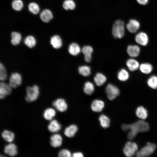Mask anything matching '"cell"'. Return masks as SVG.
Returning <instances> with one entry per match:
<instances>
[{"label":"cell","mask_w":157,"mask_h":157,"mask_svg":"<svg viewBox=\"0 0 157 157\" xmlns=\"http://www.w3.org/2000/svg\"><path fill=\"white\" fill-rule=\"evenodd\" d=\"M124 131H129L127 137L129 140L133 139L138 132H144L149 129L148 124L143 120H141L130 124H124L121 126Z\"/></svg>","instance_id":"obj_1"},{"label":"cell","mask_w":157,"mask_h":157,"mask_svg":"<svg viewBox=\"0 0 157 157\" xmlns=\"http://www.w3.org/2000/svg\"><path fill=\"white\" fill-rule=\"evenodd\" d=\"M26 92L25 100L28 102H31L38 99L39 94V88L36 85L31 87L28 86L26 87Z\"/></svg>","instance_id":"obj_2"},{"label":"cell","mask_w":157,"mask_h":157,"mask_svg":"<svg viewBox=\"0 0 157 157\" xmlns=\"http://www.w3.org/2000/svg\"><path fill=\"white\" fill-rule=\"evenodd\" d=\"M112 32L115 38H122L125 34L124 22L120 20H116L113 24Z\"/></svg>","instance_id":"obj_3"},{"label":"cell","mask_w":157,"mask_h":157,"mask_svg":"<svg viewBox=\"0 0 157 157\" xmlns=\"http://www.w3.org/2000/svg\"><path fill=\"white\" fill-rule=\"evenodd\" d=\"M156 145L152 143L148 142L140 150L137 151L136 156L138 157H145L149 156L153 154L156 149Z\"/></svg>","instance_id":"obj_4"},{"label":"cell","mask_w":157,"mask_h":157,"mask_svg":"<svg viewBox=\"0 0 157 157\" xmlns=\"http://www.w3.org/2000/svg\"><path fill=\"white\" fill-rule=\"evenodd\" d=\"M138 149V145L135 142L128 141L125 144L123 149V152L126 156L131 157L136 153Z\"/></svg>","instance_id":"obj_5"},{"label":"cell","mask_w":157,"mask_h":157,"mask_svg":"<svg viewBox=\"0 0 157 157\" xmlns=\"http://www.w3.org/2000/svg\"><path fill=\"white\" fill-rule=\"evenodd\" d=\"M22 79L21 75L17 72L12 73L10 77L9 85L12 88H16L20 86Z\"/></svg>","instance_id":"obj_6"},{"label":"cell","mask_w":157,"mask_h":157,"mask_svg":"<svg viewBox=\"0 0 157 157\" xmlns=\"http://www.w3.org/2000/svg\"><path fill=\"white\" fill-rule=\"evenodd\" d=\"M106 91L108 98L110 100L115 99L119 94L118 88L112 84L110 83L107 85Z\"/></svg>","instance_id":"obj_7"},{"label":"cell","mask_w":157,"mask_h":157,"mask_svg":"<svg viewBox=\"0 0 157 157\" xmlns=\"http://www.w3.org/2000/svg\"><path fill=\"white\" fill-rule=\"evenodd\" d=\"M12 88L9 84L1 81L0 83V98L4 99L6 96L10 94L12 92Z\"/></svg>","instance_id":"obj_8"},{"label":"cell","mask_w":157,"mask_h":157,"mask_svg":"<svg viewBox=\"0 0 157 157\" xmlns=\"http://www.w3.org/2000/svg\"><path fill=\"white\" fill-rule=\"evenodd\" d=\"M52 104L57 110L62 112L65 111L67 108L66 101L62 98L57 99L53 101Z\"/></svg>","instance_id":"obj_9"},{"label":"cell","mask_w":157,"mask_h":157,"mask_svg":"<svg viewBox=\"0 0 157 157\" xmlns=\"http://www.w3.org/2000/svg\"><path fill=\"white\" fill-rule=\"evenodd\" d=\"M135 39L138 44L142 46H146L148 43V37L147 35L144 32H140L137 34Z\"/></svg>","instance_id":"obj_10"},{"label":"cell","mask_w":157,"mask_h":157,"mask_svg":"<svg viewBox=\"0 0 157 157\" xmlns=\"http://www.w3.org/2000/svg\"><path fill=\"white\" fill-rule=\"evenodd\" d=\"M4 151L5 153L9 156H14L17 154V148L15 144L10 143L5 146Z\"/></svg>","instance_id":"obj_11"},{"label":"cell","mask_w":157,"mask_h":157,"mask_svg":"<svg viewBox=\"0 0 157 157\" xmlns=\"http://www.w3.org/2000/svg\"><path fill=\"white\" fill-rule=\"evenodd\" d=\"M140 27V23L135 19L130 20L126 25V28L128 31L133 33L136 32L139 29Z\"/></svg>","instance_id":"obj_12"},{"label":"cell","mask_w":157,"mask_h":157,"mask_svg":"<svg viewBox=\"0 0 157 157\" xmlns=\"http://www.w3.org/2000/svg\"><path fill=\"white\" fill-rule=\"evenodd\" d=\"M50 144L53 147L56 148L61 146L63 139L60 135L58 134H53L50 138Z\"/></svg>","instance_id":"obj_13"},{"label":"cell","mask_w":157,"mask_h":157,"mask_svg":"<svg viewBox=\"0 0 157 157\" xmlns=\"http://www.w3.org/2000/svg\"><path fill=\"white\" fill-rule=\"evenodd\" d=\"M127 52L128 54L132 57H137L140 52L139 47L136 45H129L127 48Z\"/></svg>","instance_id":"obj_14"},{"label":"cell","mask_w":157,"mask_h":157,"mask_svg":"<svg viewBox=\"0 0 157 157\" xmlns=\"http://www.w3.org/2000/svg\"><path fill=\"white\" fill-rule=\"evenodd\" d=\"M104 107V102L102 101L97 99L94 100L91 105L92 110L95 112L101 111Z\"/></svg>","instance_id":"obj_15"},{"label":"cell","mask_w":157,"mask_h":157,"mask_svg":"<svg viewBox=\"0 0 157 157\" xmlns=\"http://www.w3.org/2000/svg\"><path fill=\"white\" fill-rule=\"evenodd\" d=\"M50 43L52 47L55 49L60 48L62 45V40L58 35H55L51 37Z\"/></svg>","instance_id":"obj_16"},{"label":"cell","mask_w":157,"mask_h":157,"mask_svg":"<svg viewBox=\"0 0 157 157\" xmlns=\"http://www.w3.org/2000/svg\"><path fill=\"white\" fill-rule=\"evenodd\" d=\"M93 51L92 48L90 46H84L82 49V51L84 55V59L87 62L91 61V54Z\"/></svg>","instance_id":"obj_17"},{"label":"cell","mask_w":157,"mask_h":157,"mask_svg":"<svg viewBox=\"0 0 157 157\" xmlns=\"http://www.w3.org/2000/svg\"><path fill=\"white\" fill-rule=\"evenodd\" d=\"M61 124L56 120H51L48 126L49 131L52 133L57 132L61 129Z\"/></svg>","instance_id":"obj_18"},{"label":"cell","mask_w":157,"mask_h":157,"mask_svg":"<svg viewBox=\"0 0 157 157\" xmlns=\"http://www.w3.org/2000/svg\"><path fill=\"white\" fill-rule=\"evenodd\" d=\"M40 17L41 20L46 23L49 22L53 17L51 12L47 9L43 10L40 13Z\"/></svg>","instance_id":"obj_19"},{"label":"cell","mask_w":157,"mask_h":157,"mask_svg":"<svg viewBox=\"0 0 157 157\" xmlns=\"http://www.w3.org/2000/svg\"><path fill=\"white\" fill-rule=\"evenodd\" d=\"M77 130V126L74 124H72L66 128L64 133L67 137L71 138L74 135Z\"/></svg>","instance_id":"obj_20"},{"label":"cell","mask_w":157,"mask_h":157,"mask_svg":"<svg viewBox=\"0 0 157 157\" xmlns=\"http://www.w3.org/2000/svg\"><path fill=\"white\" fill-rule=\"evenodd\" d=\"M81 48L79 45L75 43H71L69 46L68 50L71 55L75 56L80 52Z\"/></svg>","instance_id":"obj_21"},{"label":"cell","mask_w":157,"mask_h":157,"mask_svg":"<svg viewBox=\"0 0 157 157\" xmlns=\"http://www.w3.org/2000/svg\"><path fill=\"white\" fill-rule=\"evenodd\" d=\"M1 136L5 140L8 142H11L14 139V133L8 130L3 131L1 134Z\"/></svg>","instance_id":"obj_22"},{"label":"cell","mask_w":157,"mask_h":157,"mask_svg":"<svg viewBox=\"0 0 157 157\" xmlns=\"http://www.w3.org/2000/svg\"><path fill=\"white\" fill-rule=\"evenodd\" d=\"M106 78L105 76L101 73H97L94 78V81L96 85L100 86L105 82Z\"/></svg>","instance_id":"obj_23"},{"label":"cell","mask_w":157,"mask_h":157,"mask_svg":"<svg viewBox=\"0 0 157 157\" xmlns=\"http://www.w3.org/2000/svg\"><path fill=\"white\" fill-rule=\"evenodd\" d=\"M135 113L137 116L142 119H146L148 115L147 110L142 106H139L137 108Z\"/></svg>","instance_id":"obj_24"},{"label":"cell","mask_w":157,"mask_h":157,"mask_svg":"<svg viewBox=\"0 0 157 157\" xmlns=\"http://www.w3.org/2000/svg\"><path fill=\"white\" fill-rule=\"evenodd\" d=\"M126 65L129 69L131 71L137 70L139 66L138 61L133 59H128L126 61Z\"/></svg>","instance_id":"obj_25"},{"label":"cell","mask_w":157,"mask_h":157,"mask_svg":"<svg viewBox=\"0 0 157 157\" xmlns=\"http://www.w3.org/2000/svg\"><path fill=\"white\" fill-rule=\"evenodd\" d=\"M11 42L12 44L14 46L19 44L22 39L21 34L16 32H13L11 33Z\"/></svg>","instance_id":"obj_26"},{"label":"cell","mask_w":157,"mask_h":157,"mask_svg":"<svg viewBox=\"0 0 157 157\" xmlns=\"http://www.w3.org/2000/svg\"><path fill=\"white\" fill-rule=\"evenodd\" d=\"M55 110L52 108H48L44 111L43 116L44 118L47 120H51L56 115Z\"/></svg>","instance_id":"obj_27"},{"label":"cell","mask_w":157,"mask_h":157,"mask_svg":"<svg viewBox=\"0 0 157 157\" xmlns=\"http://www.w3.org/2000/svg\"><path fill=\"white\" fill-rule=\"evenodd\" d=\"M24 42L26 46L30 48L34 47L36 43L35 38L32 35H28L26 37L24 40Z\"/></svg>","instance_id":"obj_28"},{"label":"cell","mask_w":157,"mask_h":157,"mask_svg":"<svg viewBox=\"0 0 157 157\" xmlns=\"http://www.w3.org/2000/svg\"><path fill=\"white\" fill-rule=\"evenodd\" d=\"M141 72L144 74H149L150 73L153 69L152 65L149 63L142 64L140 66Z\"/></svg>","instance_id":"obj_29"},{"label":"cell","mask_w":157,"mask_h":157,"mask_svg":"<svg viewBox=\"0 0 157 157\" xmlns=\"http://www.w3.org/2000/svg\"><path fill=\"white\" fill-rule=\"evenodd\" d=\"M99 120L101 125L103 128H106L109 126L110 119L106 116L103 114L101 115L99 118Z\"/></svg>","instance_id":"obj_30"},{"label":"cell","mask_w":157,"mask_h":157,"mask_svg":"<svg viewBox=\"0 0 157 157\" xmlns=\"http://www.w3.org/2000/svg\"><path fill=\"white\" fill-rule=\"evenodd\" d=\"M129 77L128 72L125 69H121L118 73L117 78L121 81H124L127 80Z\"/></svg>","instance_id":"obj_31"},{"label":"cell","mask_w":157,"mask_h":157,"mask_svg":"<svg viewBox=\"0 0 157 157\" xmlns=\"http://www.w3.org/2000/svg\"><path fill=\"white\" fill-rule=\"evenodd\" d=\"M94 85L92 83L88 81L85 83L83 90L86 94L89 95L91 94L94 92Z\"/></svg>","instance_id":"obj_32"},{"label":"cell","mask_w":157,"mask_h":157,"mask_svg":"<svg viewBox=\"0 0 157 157\" xmlns=\"http://www.w3.org/2000/svg\"><path fill=\"white\" fill-rule=\"evenodd\" d=\"M78 72L80 74L83 76H87L90 74V68L86 65L82 66L78 68Z\"/></svg>","instance_id":"obj_33"},{"label":"cell","mask_w":157,"mask_h":157,"mask_svg":"<svg viewBox=\"0 0 157 157\" xmlns=\"http://www.w3.org/2000/svg\"><path fill=\"white\" fill-rule=\"evenodd\" d=\"M148 85L153 89L157 88V76L153 75L148 78L147 81Z\"/></svg>","instance_id":"obj_34"},{"label":"cell","mask_w":157,"mask_h":157,"mask_svg":"<svg viewBox=\"0 0 157 157\" xmlns=\"http://www.w3.org/2000/svg\"><path fill=\"white\" fill-rule=\"evenodd\" d=\"M63 6L66 10H73L76 6L75 3L72 0H65L63 2Z\"/></svg>","instance_id":"obj_35"},{"label":"cell","mask_w":157,"mask_h":157,"mask_svg":"<svg viewBox=\"0 0 157 157\" xmlns=\"http://www.w3.org/2000/svg\"><path fill=\"white\" fill-rule=\"evenodd\" d=\"M29 11L34 14H37L40 11V8L38 5L35 2L30 3L28 5Z\"/></svg>","instance_id":"obj_36"},{"label":"cell","mask_w":157,"mask_h":157,"mask_svg":"<svg viewBox=\"0 0 157 157\" xmlns=\"http://www.w3.org/2000/svg\"><path fill=\"white\" fill-rule=\"evenodd\" d=\"M12 5L13 9L17 11L21 10L23 6V3L21 0H13Z\"/></svg>","instance_id":"obj_37"},{"label":"cell","mask_w":157,"mask_h":157,"mask_svg":"<svg viewBox=\"0 0 157 157\" xmlns=\"http://www.w3.org/2000/svg\"><path fill=\"white\" fill-rule=\"evenodd\" d=\"M7 76L6 68L1 63H0V80L1 81L6 80Z\"/></svg>","instance_id":"obj_38"},{"label":"cell","mask_w":157,"mask_h":157,"mask_svg":"<svg viewBox=\"0 0 157 157\" xmlns=\"http://www.w3.org/2000/svg\"><path fill=\"white\" fill-rule=\"evenodd\" d=\"M70 152L67 149H63L60 150L58 154L59 157H70L71 156Z\"/></svg>","instance_id":"obj_39"},{"label":"cell","mask_w":157,"mask_h":157,"mask_svg":"<svg viewBox=\"0 0 157 157\" xmlns=\"http://www.w3.org/2000/svg\"><path fill=\"white\" fill-rule=\"evenodd\" d=\"M72 156L74 157H82L83 156V155L81 152H77L73 153Z\"/></svg>","instance_id":"obj_40"},{"label":"cell","mask_w":157,"mask_h":157,"mask_svg":"<svg viewBox=\"0 0 157 157\" xmlns=\"http://www.w3.org/2000/svg\"><path fill=\"white\" fill-rule=\"evenodd\" d=\"M140 4L144 5L147 4L148 0H136Z\"/></svg>","instance_id":"obj_41"}]
</instances>
